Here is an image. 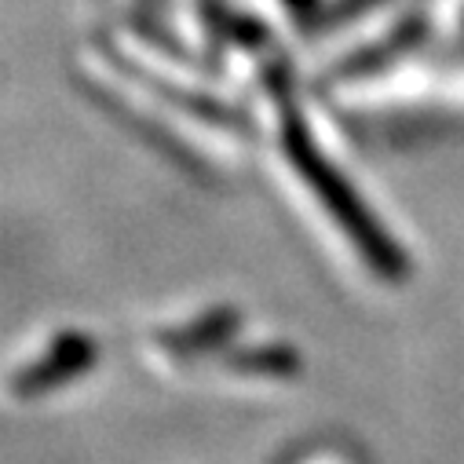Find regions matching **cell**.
Masks as SVG:
<instances>
[{"label": "cell", "instance_id": "277c9868", "mask_svg": "<svg viewBox=\"0 0 464 464\" xmlns=\"http://www.w3.org/2000/svg\"><path fill=\"white\" fill-rule=\"evenodd\" d=\"M377 5H388V0H329V5L318 8V15L311 19V26L314 30H336V26H347L352 19H362Z\"/></svg>", "mask_w": 464, "mask_h": 464}, {"label": "cell", "instance_id": "5b68a950", "mask_svg": "<svg viewBox=\"0 0 464 464\" xmlns=\"http://www.w3.org/2000/svg\"><path fill=\"white\" fill-rule=\"evenodd\" d=\"M322 5H325V0H282V8L289 15H296V19H314Z\"/></svg>", "mask_w": 464, "mask_h": 464}, {"label": "cell", "instance_id": "6da1fadb", "mask_svg": "<svg viewBox=\"0 0 464 464\" xmlns=\"http://www.w3.org/2000/svg\"><path fill=\"white\" fill-rule=\"evenodd\" d=\"M278 140H282L285 165L300 176V183L307 187V194L325 208V216L333 219V227L355 246L359 260L377 278H402L406 260L395 249L392 235L373 219V212L355 194V187L340 176V169L318 150V143L311 140L304 118L296 113V106L285 95H282V106H278Z\"/></svg>", "mask_w": 464, "mask_h": 464}, {"label": "cell", "instance_id": "7a4b0ae2", "mask_svg": "<svg viewBox=\"0 0 464 464\" xmlns=\"http://www.w3.org/2000/svg\"><path fill=\"white\" fill-rule=\"evenodd\" d=\"M92 362H95V343L88 336H77V333L73 336H59V340H52L44 347L34 362L23 366V373H15L12 388L23 399H37V395H48L52 388L81 377L84 370H92Z\"/></svg>", "mask_w": 464, "mask_h": 464}, {"label": "cell", "instance_id": "3957f363", "mask_svg": "<svg viewBox=\"0 0 464 464\" xmlns=\"http://www.w3.org/2000/svg\"><path fill=\"white\" fill-rule=\"evenodd\" d=\"M424 41V19H402L395 23L377 44H366L359 52H352L343 63H336V70L329 73L333 84H347V81H362L373 77L381 70H388L395 59H402L406 52H413Z\"/></svg>", "mask_w": 464, "mask_h": 464}]
</instances>
